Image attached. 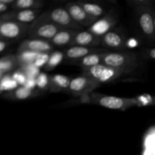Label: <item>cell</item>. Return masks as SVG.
I'll return each mask as SVG.
<instances>
[{"label":"cell","instance_id":"6da1fadb","mask_svg":"<svg viewBox=\"0 0 155 155\" xmlns=\"http://www.w3.org/2000/svg\"><path fill=\"white\" fill-rule=\"evenodd\" d=\"M130 4L133 8L138 25L144 37L151 43L155 42L154 24V7L151 0H133Z\"/></svg>","mask_w":155,"mask_h":155},{"label":"cell","instance_id":"7a4b0ae2","mask_svg":"<svg viewBox=\"0 0 155 155\" xmlns=\"http://www.w3.org/2000/svg\"><path fill=\"white\" fill-rule=\"evenodd\" d=\"M102 64L123 74H130L139 68L140 61L138 54L134 51H106L102 54Z\"/></svg>","mask_w":155,"mask_h":155},{"label":"cell","instance_id":"3957f363","mask_svg":"<svg viewBox=\"0 0 155 155\" xmlns=\"http://www.w3.org/2000/svg\"><path fill=\"white\" fill-rule=\"evenodd\" d=\"M86 97L89 103L112 110H127L130 107L137 106L136 98L112 96V95H103L95 92H92L90 95Z\"/></svg>","mask_w":155,"mask_h":155},{"label":"cell","instance_id":"277c9868","mask_svg":"<svg viewBox=\"0 0 155 155\" xmlns=\"http://www.w3.org/2000/svg\"><path fill=\"white\" fill-rule=\"evenodd\" d=\"M38 19L56 24L62 28L74 30H82L83 27L73 20L65 7H57L45 11L41 14Z\"/></svg>","mask_w":155,"mask_h":155},{"label":"cell","instance_id":"5b68a950","mask_svg":"<svg viewBox=\"0 0 155 155\" xmlns=\"http://www.w3.org/2000/svg\"><path fill=\"white\" fill-rule=\"evenodd\" d=\"M82 75L92 79L101 85L117 80L123 74L111 67L101 64L92 68L82 69Z\"/></svg>","mask_w":155,"mask_h":155},{"label":"cell","instance_id":"8992f818","mask_svg":"<svg viewBox=\"0 0 155 155\" xmlns=\"http://www.w3.org/2000/svg\"><path fill=\"white\" fill-rule=\"evenodd\" d=\"M62 27L52 24L51 22L45 21H41L37 18L36 21L30 24L28 31V39H43L49 41L61 30Z\"/></svg>","mask_w":155,"mask_h":155},{"label":"cell","instance_id":"52a82bcc","mask_svg":"<svg viewBox=\"0 0 155 155\" xmlns=\"http://www.w3.org/2000/svg\"><path fill=\"white\" fill-rule=\"evenodd\" d=\"M30 24L17 21H0V38L10 41H18L28 35Z\"/></svg>","mask_w":155,"mask_h":155},{"label":"cell","instance_id":"ba28073f","mask_svg":"<svg viewBox=\"0 0 155 155\" xmlns=\"http://www.w3.org/2000/svg\"><path fill=\"white\" fill-rule=\"evenodd\" d=\"M101 46L106 50L122 51L128 48L127 35L120 27H115L101 37Z\"/></svg>","mask_w":155,"mask_h":155},{"label":"cell","instance_id":"9c48e42d","mask_svg":"<svg viewBox=\"0 0 155 155\" xmlns=\"http://www.w3.org/2000/svg\"><path fill=\"white\" fill-rule=\"evenodd\" d=\"M100 86L101 84L92 79L81 75L71 80L67 93L76 97H86L90 95Z\"/></svg>","mask_w":155,"mask_h":155},{"label":"cell","instance_id":"30bf717a","mask_svg":"<svg viewBox=\"0 0 155 155\" xmlns=\"http://www.w3.org/2000/svg\"><path fill=\"white\" fill-rule=\"evenodd\" d=\"M41 9L12 10L0 15V21H17L23 24H32L41 15Z\"/></svg>","mask_w":155,"mask_h":155},{"label":"cell","instance_id":"8fae6325","mask_svg":"<svg viewBox=\"0 0 155 155\" xmlns=\"http://www.w3.org/2000/svg\"><path fill=\"white\" fill-rule=\"evenodd\" d=\"M64 7L69 12L73 20L83 28V27L89 28L98 21L89 16L77 2H70L65 5Z\"/></svg>","mask_w":155,"mask_h":155},{"label":"cell","instance_id":"7c38bea8","mask_svg":"<svg viewBox=\"0 0 155 155\" xmlns=\"http://www.w3.org/2000/svg\"><path fill=\"white\" fill-rule=\"evenodd\" d=\"M117 19L115 12H110L104 17L98 19L93 25L89 27L88 30L99 37H102L104 35L116 27Z\"/></svg>","mask_w":155,"mask_h":155},{"label":"cell","instance_id":"4fadbf2b","mask_svg":"<svg viewBox=\"0 0 155 155\" xmlns=\"http://www.w3.org/2000/svg\"><path fill=\"white\" fill-rule=\"evenodd\" d=\"M54 47L49 41L43 39H27L23 41L18 48V52L24 51H34L38 53H51Z\"/></svg>","mask_w":155,"mask_h":155},{"label":"cell","instance_id":"5bb4252c","mask_svg":"<svg viewBox=\"0 0 155 155\" xmlns=\"http://www.w3.org/2000/svg\"><path fill=\"white\" fill-rule=\"evenodd\" d=\"M107 51V50L104 48H88V47L83 46H70L65 48L63 51L64 54V58L68 61L72 62L82 59L86 56L89 55L94 53H103Z\"/></svg>","mask_w":155,"mask_h":155},{"label":"cell","instance_id":"9a60e30c","mask_svg":"<svg viewBox=\"0 0 155 155\" xmlns=\"http://www.w3.org/2000/svg\"><path fill=\"white\" fill-rule=\"evenodd\" d=\"M101 44V37L96 36L89 30H79L74 36L71 46H83L98 48Z\"/></svg>","mask_w":155,"mask_h":155},{"label":"cell","instance_id":"2e32d148","mask_svg":"<svg viewBox=\"0 0 155 155\" xmlns=\"http://www.w3.org/2000/svg\"><path fill=\"white\" fill-rule=\"evenodd\" d=\"M41 91L39 89H30L26 86H20L13 90L5 92L2 94L3 98L12 101H21V100L30 99L40 95Z\"/></svg>","mask_w":155,"mask_h":155},{"label":"cell","instance_id":"e0dca14e","mask_svg":"<svg viewBox=\"0 0 155 155\" xmlns=\"http://www.w3.org/2000/svg\"><path fill=\"white\" fill-rule=\"evenodd\" d=\"M77 32V30L64 28L49 40V42L54 47H70Z\"/></svg>","mask_w":155,"mask_h":155},{"label":"cell","instance_id":"ac0fdd59","mask_svg":"<svg viewBox=\"0 0 155 155\" xmlns=\"http://www.w3.org/2000/svg\"><path fill=\"white\" fill-rule=\"evenodd\" d=\"M71 80L67 76L55 74L49 77V91L50 92H60L68 90Z\"/></svg>","mask_w":155,"mask_h":155},{"label":"cell","instance_id":"d6986e66","mask_svg":"<svg viewBox=\"0 0 155 155\" xmlns=\"http://www.w3.org/2000/svg\"><path fill=\"white\" fill-rule=\"evenodd\" d=\"M77 2L84 9L85 12L89 16L96 20L100 19L108 13L102 5L98 4V3L88 1H82V0L77 1Z\"/></svg>","mask_w":155,"mask_h":155},{"label":"cell","instance_id":"ffe728a7","mask_svg":"<svg viewBox=\"0 0 155 155\" xmlns=\"http://www.w3.org/2000/svg\"><path fill=\"white\" fill-rule=\"evenodd\" d=\"M18 66H19L16 54L4 55L0 59V78L8 75Z\"/></svg>","mask_w":155,"mask_h":155},{"label":"cell","instance_id":"44dd1931","mask_svg":"<svg viewBox=\"0 0 155 155\" xmlns=\"http://www.w3.org/2000/svg\"><path fill=\"white\" fill-rule=\"evenodd\" d=\"M103 53H94V54H91L83 58L82 59L72 62L71 64L80 67L82 69L92 68L94 66H96V65L102 64Z\"/></svg>","mask_w":155,"mask_h":155},{"label":"cell","instance_id":"7402d4cb","mask_svg":"<svg viewBox=\"0 0 155 155\" xmlns=\"http://www.w3.org/2000/svg\"><path fill=\"white\" fill-rule=\"evenodd\" d=\"M44 5L42 0H16L12 5V10L41 9Z\"/></svg>","mask_w":155,"mask_h":155},{"label":"cell","instance_id":"603a6c76","mask_svg":"<svg viewBox=\"0 0 155 155\" xmlns=\"http://www.w3.org/2000/svg\"><path fill=\"white\" fill-rule=\"evenodd\" d=\"M40 53L34 52L30 51H24L21 52H18L16 54L19 67L26 66V65L33 64L36 61L38 55Z\"/></svg>","mask_w":155,"mask_h":155},{"label":"cell","instance_id":"cb8c5ba5","mask_svg":"<svg viewBox=\"0 0 155 155\" xmlns=\"http://www.w3.org/2000/svg\"><path fill=\"white\" fill-rule=\"evenodd\" d=\"M64 58V54L63 51H52L51 54H50L48 63L44 67V69L47 71H51L54 68H55L62 61Z\"/></svg>","mask_w":155,"mask_h":155},{"label":"cell","instance_id":"d4e9b609","mask_svg":"<svg viewBox=\"0 0 155 155\" xmlns=\"http://www.w3.org/2000/svg\"><path fill=\"white\" fill-rule=\"evenodd\" d=\"M18 83L15 80H13L12 77L8 74L1 78V94H3L5 91L13 90V89L18 88Z\"/></svg>","mask_w":155,"mask_h":155},{"label":"cell","instance_id":"484cf974","mask_svg":"<svg viewBox=\"0 0 155 155\" xmlns=\"http://www.w3.org/2000/svg\"><path fill=\"white\" fill-rule=\"evenodd\" d=\"M36 86L39 91H47L49 89V77L45 73H40L36 77Z\"/></svg>","mask_w":155,"mask_h":155},{"label":"cell","instance_id":"4316f807","mask_svg":"<svg viewBox=\"0 0 155 155\" xmlns=\"http://www.w3.org/2000/svg\"><path fill=\"white\" fill-rule=\"evenodd\" d=\"M20 69L26 74L27 78H34L36 79V77L39 76L40 74L39 71V68L35 66L34 64H29L26 65V66L20 67Z\"/></svg>","mask_w":155,"mask_h":155},{"label":"cell","instance_id":"83f0119b","mask_svg":"<svg viewBox=\"0 0 155 155\" xmlns=\"http://www.w3.org/2000/svg\"><path fill=\"white\" fill-rule=\"evenodd\" d=\"M136 99L137 106H147L155 104V98L149 95H142L135 97Z\"/></svg>","mask_w":155,"mask_h":155},{"label":"cell","instance_id":"f1b7e54d","mask_svg":"<svg viewBox=\"0 0 155 155\" xmlns=\"http://www.w3.org/2000/svg\"><path fill=\"white\" fill-rule=\"evenodd\" d=\"M12 77L13 78V80H15L17 82V83L18 85H21V86H24L26 84V82H27V79H28L27 76H26V74L20 68L12 74Z\"/></svg>","mask_w":155,"mask_h":155},{"label":"cell","instance_id":"f546056e","mask_svg":"<svg viewBox=\"0 0 155 155\" xmlns=\"http://www.w3.org/2000/svg\"><path fill=\"white\" fill-rule=\"evenodd\" d=\"M51 53H40L38 55L37 58H36V61L34 62L33 64L39 68H42V67L44 68L46 65V64L48 63Z\"/></svg>","mask_w":155,"mask_h":155},{"label":"cell","instance_id":"4dcf8cb0","mask_svg":"<svg viewBox=\"0 0 155 155\" xmlns=\"http://www.w3.org/2000/svg\"><path fill=\"white\" fill-rule=\"evenodd\" d=\"M142 56L144 58L155 60V48L143 50L142 52Z\"/></svg>","mask_w":155,"mask_h":155},{"label":"cell","instance_id":"1f68e13d","mask_svg":"<svg viewBox=\"0 0 155 155\" xmlns=\"http://www.w3.org/2000/svg\"><path fill=\"white\" fill-rule=\"evenodd\" d=\"M10 44V41L0 38V52H1L2 55L4 56L3 55V54H4V52L8 48Z\"/></svg>","mask_w":155,"mask_h":155},{"label":"cell","instance_id":"d6a6232c","mask_svg":"<svg viewBox=\"0 0 155 155\" xmlns=\"http://www.w3.org/2000/svg\"><path fill=\"white\" fill-rule=\"evenodd\" d=\"M24 86H26L28 89H34V88L36 86V80L34 78H28Z\"/></svg>","mask_w":155,"mask_h":155},{"label":"cell","instance_id":"836d02e7","mask_svg":"<svg viewBox=\"0 0 155 155\" xmlns=\"http://www.w3.org/2000/svg\"><path fill=\"white\" fill-rule=\"evenodd\" d=\"M10 8H12L10 5H7L0 2V13H1V15H3V14H5L7 12H8V10Z\"/></svg>","mask_w":155,"mask_h":155},{"label":"cell","instance_id":"e575fe53","mask_svg":"<svg viewBox=\"0 0 155 155\" xmlns=\"http://www.w3.org/2000/svg\"><path fill=\"white\" fill-rule=\"evenodd\" d=\"M15 1L16 0H0V2L7 5H10L12 7V5L15 3Z\"/></svg>","mask_w":155,"mask_h":155},{"label":"cell","instance_id":"d590c367","mask_svg":"<svg viewBox=\"0 0 155 155\" xmlns=\"http://www.w3.org/2000/svg\"><path fill=\"white\" fill-rule=\"evenodd\" d=\"M154 30H155V7H154Z\"/></svg>","mask_w":155,"mask_h":155}]
</instances>
